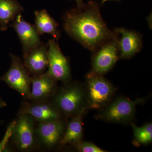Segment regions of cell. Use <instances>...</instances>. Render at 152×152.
<instances>
[{
    "mask_svg": "<svg viewBox=\"0 0 152 152\" xmlns=\"http://www.w3.org/2000/svg\"><path fill=\"white\" fill-rule=\"evenodd\" d=\"M66 126L62 119L39 123L35 128L36 137L39 144L47 148H52L61 142Z\"/></svg>",
    "mask_w": 152,
    "mask_h": 152,
    "instance_id": "cell-11",
    "label": "cell"
},
{
    "mask_svg": "<svg viewBox=\"0 0 152 152\" xmlns=\"http://www.w3.org/2000/svg\"><path fill=\"white\" fill-rule=\"evenodd\" d=\"M83 112L71 118L66 126L65 131L61 140L62 145L74 144L82 141L83 137L82 118Z\"/></svg>",
    "mask_w": 152,
    "mask_h": 152,
    "instance_id": "cell-17",
    "label": "cell"
},
{
    "mask_svg": "<svg viewBox=\"0 0 152 152\" xmlns=\"http://www.w3.org/2000/svg\"><path fill=\"white\" fill-rule=\"evenodd\" d=\"M134 137L136 141L140 144H148L152 141V124H146L139 127L134 124L132 125Z\"/></svg>",
    "mask_w": 152,
    "mask_h": 152,
    "instance_id": "cell-18",
    "label": "cell"
},
{
    "mask_svg": "<svg viewBox=\"0 0 152 152\" xmlns=\"http://www.w3.org/2000/svg\"><path fill=\"white\" fill-rule=\"evenodd\" d=\"M12 22L10 26L14 28L20 41L23 55L41 45L40 35L35 27L25 20L21 14L18 15Z\"/></svg>",
    "mask_w": 152,
    "mask_h": 152,
    "instance_id": "cell-12",
    "label": "cell"
},
{
    "mask_svg": "<svg viewBox=\"0 0 152 152\" xmlns=\"http://www.w3.org/2000/svg\"><path fill=\"white\" fill-rule=\"evenodd\" d=\"M118 35L116 32L113 37L106 41L94 52L92 59L93 72L102 75L115 64L119 58Z\"/></svg>",
    "mask_w": 152,
    "mask_h": 152,
    "instance_id": "cell-6",
    "label": "cell"
},
{
    "mask_svg": "<svg viewBox=\"0 0 152 152\" xmlns=\"http://www.w3.org/2000/svg\"><path fill=\"white\" fill-rule=\"evenodd\" d=\"M23 10L16 0H0V30L6 31L10 23Z\"/></svg>",
    "mask_w": 152,
    "mask_h": 152,
    "instance_id": "cell-16",
    "label": "cell"
},
{
    "mask_svg": "<svg viewBox=\"0 0 152 152\" xmlns=\"http://www.w3.org/2000/svg\"><path fill=\"white\" fill-rule=\"evenodd\" d=\"M54 39L48 42V66L47 72L57 81L67 83L71 78L69 64Z\"/></svg>",
    "mask_w": 152,
    "mask_h": 152,
    "instance_id": "cell-7",
    "label": "cell"
},
{
    "mask_svg": "<svg viewBox=\"0 0 152 152\" xmlns=\"http://www.w3.org/2000/svg\"><path fill=\"white\" fill-rule=\"evenodd\" d=\"M27 114L38 123L62 119L63 115L50 101L33 102L24 100L21 103L18 115Z\"/></svg>",
    "mask_w": 152,
    "mask_h": 152,
    "instance_id": "cell-8",
    "label": "cell"
},
{
    "mask_svg": "<svg viewBox=\"0 0 152 152\" xmlns=\"http://www.w3.org/2000/svg\"><path fill=\"white\" fill-rule=\"evenodd\" d=\"M34 25L39 35L44 34H48L58 41L61 37L58 24L48 14L45 10L35 12Z\"/></svg>",
    "mask_w": 152,
    "mask_h": 152,
    "instance_id": "cell-15",
    "label": "cell"
},
{
    "mask_svg": "<svg viewBox=\"0 0 152 152\" xmlns=\"http://www.w3.org/2000/svg\"><path fill=\"white\" fill-rule=\"evenodd\" d=\"M143 100V99L131 100L124 97L118 98L105 109L102 113V118L109 121L126 122L133 118L136 106Z\"/></svg>",
    "mask_w": 152,
    "mask_h": 152,
    "instance_id": "cell-9",
    "label": "cell"
},
{
    "mask_svg": "<svg viewBox=\"0 0 152 152\" xmlns=\"http://www.w3.org/2000/svg\"><path fill=\"white\" fill-rule=\"evenodd\" d=\"M64 29L70 37L93 52L116 34L102 18L100 6L89 1L80 7L68 11L64 17Z\"/></svg>",
    "mask_w": 152,
    "mask_h": 152,
    "instance_id": "cell-1",
    "label": "cell"
},
{
    "mask_svg": "<svg viewBox=\"0 0 152 152\" xmlns=\"http://www.w3.org/2000/svg\"><path fill=\"white\" fill-rule=\"evenodd\" d=\"M115 31L121 35L118 43L119 58L129 59L140 51L142 48V42L139 33L124 28H116Z\"/></svg>",
    "mask_w": 152,
    "mask_h": 152,
    "instance_id": "cell-13",
    "label": "cell"
},
{
    "mask_svg": "<svg viewBox=\"0 0 152 152\" xmlns=\"http://www.w3.org/2000/svg\"><path fill=\"white\" fill-rule=\"evenodd\" d=\"M35 121L27 114L18 115L12 129V139L20 151H32L38 148L39 143L36 137Z\"/></svg>",
    "mask_w": 152,
    "mask_h": 152,
    "instance_id": "cell-3",
    "label": "cell"
},
{
    "mask_svg": "<svg viewBox=\"0 0 152 152\" xmlns=\"http://www.w3.org/2000/svg\"><path fill=\"white\" fill-rule=\"evenodd\" d=\"M1 124V121H0V124Z\"/></svg>",
    "mask_w": 152,
    "mask_h": 152,
    "instance_id": "cell-23",
    "label": "cell"
},
{
    "mask_svg": "<svg viewBox=\"0 0 152 152\" xmlns=\"http://www.w3.org/2000/svg\"><path fill=\"white\" fill-rule=\"evenodd\" d=\"M23 62L31 75L45 73L48 66V44L42 43L37 48L24 54Z\"/></svg>",
    "mask_w": 152,
    "mask_h": 152,
    "instance_id": "cell-14",
    "label": "cell"
},
{
    "mask_svg": "<svg viewBox=\"0 0 152 152\" xmlns=\"http://www.w3.org/2000/svg\"><path fill=\"white\" fill-rule=\"evenodd\" d=\"M120 1L121 0H102L101 1V5H103L104 4V3H105L106 2L108 1Z\"/></svg>",
    "mask_w": 152,
    "mask_h": 152,
    "instance_id": "cell-22",
    "label": "cell"
},
{
    "mask_svg": "<svg viewBox=\"0 0 152 152\" xmlns=\"http://www.w3.org/2000/svg\"><path fill=\"white\" fill-rule=\"evenodd\" d=\"M57 81L47 72L31 76V93L28 100L48 102L56 92Z\"/></svg>",
    "mask_w": 152,
    "mask_h": 152,
    "instance_id": "cell-10",
    "label": "cell"
},
{
    "mask_svg": "<svg viewBox=\"0 0 152 152\" xmlns=\"http://www.w3.org/2000/svg\"><path fill=\"white\" fill-rule=\"evenodd\" d=\"M74 146L81 152H105L106 151L99 148L95 144L90 142L82 141L73 144Z\"/></svg>",
    "mask_w": 152,
    "mask_h": 152,
    "instance_id": "cell-19",
    "label": "cell"
},
{
    "mask_svg": "<svg viewBox=\"0 0 152 152\" xmlns=\"http://www.w3.org/2000/svg\"><path fill=\"white\" fill-rule=\"evenodd\" d=\"M7 106V103L4 101L0 97V109L5 107Z\"/></svg>",
    "mask_w": 152,
    "mask_h": 152,
    "instance_id": "cell-21",
    "label": "cell"
},
{
    "mask_svg": "<svg viewBox=\"0 0 152 152\" xmlns=\"http://www.w3.org/2000/svg\"><path fill=\"white\" fill-rule=\"evenodd\" d=\"M58 89L50 102L63 116L72 117L86 110V94L83 88L76 82L65 84Z\"/></svg>",
    "mask_w": 152,
    "mask_h": 152,
    "instance_id": "cell-2",
    "label": "cell"
},
{
    "mask_svg": "<svg viewBox=\"0 0 152 152\" xmlns=\"http://www.w3.org/2000/svg\"><path fill=\"white\" fill-rule=\"evenodd\" d=\"M87 81L89 107L99 109L107 103L115 91L112 84L93 72L87 75Z\"/></svg>",
    "mask_w": 152,
    "mask_h": 152,
    "instance_id": "cell-5",
    "label": "cell"
},
{
    "mask_svg": "<svg viewBox=\"0 0 152 152\" xmlns=\"http://www.w3.org/2000/svg\"><path fill=\"white\" fill-rule=\"evenodd\" d=\"M75 1L77 3V8L80 7L85 4L83 1V0H75Z\"/></svg>",
    "mask_w": 152,
    "mask_h": 152,
    "instance_id": "cell-20",
    "label": "cell"
},
{
    "mask_svg": "<svg viewBox=\"0 0 152 152\" xmlns=\"http://www.w3.org/2000/svg\"><path fill=\"white\" fill-rule=\"evenodd\" d=\"M10 67L1 78L11 88L19 93L28 100L31 93V75L19 57L10 54Z\"/></svg>",
    "mask_w": 152,
    "mask_h": 152,
    "instance_id": "cell-4",
    "label": "cell"
}]
</instances>
